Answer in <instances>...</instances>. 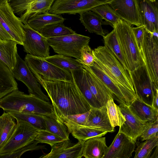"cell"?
I'll list each match as a JSON object with an SVG mask.
<instances>
[{
  "instance_id": "53",
  "label": "cell",
  "mask_w": 158,
  "mask_h": 158,
  "mask_svg": "<svg viewBox=\"0 0 158 158\" xmlns=\"http://www.w3.org/2000/svg\"><path fill=\"white\" fill-rule=\"evenodd\" d=\"M6 0H0V5L6 1Z\"/></svg>"
},
{
  "instance_id": "3",
  "label": "cell",
  "mask_w": 158,
  "mask_h": 158,
  "mask_svg": "<svg viewBox=\"0 0 158 158\" xmlns=\"http://www.w3.org/2000/svg\"><path fill=\"white\" fill-rule=\"evenodd\" d=\"M114 27L115 28L119 44L128 65L129 72L140 66L145 65L131 26L122 20L115 24Z\"/></svg>"
},
{
  "instance_id": "45",
  "label": "cell",
  "mask_w": 158,
  "mask_h": 158,
  "mask_svg": "<svg viewBox=\"0 0 158 158\" xmlns=\"http://www.w3.org/2000/svg\"><path fill=\"white\" fill-rule=\"evenodd\" d=\"M81 60L77 61L83 65L87 66H91L94 63L95 59L92 53V50L89 45L85 46L81 52Z\"/></svg>"
},
{
  "instance_id": "21",
  "label": "cell",
  "mask_w": 158,
  "mask_h": 158,
  "mask_svg": "<svg viewBox=\"0 0 158 158\" xmlns=\"http://www.w3.org/2000/svg\"><path fill=\"white\" fill-rule=\"evenodd\" d=\"M108 148L105 137L90 138L84 143L82 156L85 158H102Z\"/></svg>"
},
{
  "instance_id": "5",
  "label": "cell",
  "mask_w": 158,
  "mask_h": 158,
  "mask_svg": "<svg viewBox=\"0 0 158 158\" xmlns=\"http://www.w3.org/2000/svg\"><path fill=\"white\" fill-rule=\"evenodd\" d=\"M90 38L77 34L47 38L48 44L54 51L59 55L81 60L83 47L88 45Z\"/></svg>"
},
{
  "instance_id": "4",
  "label": "cell",
  "mask_w": 158,
  "mask_h": 158,
  "mask_svg": "<svg viewBox=\"0 0 158 158\" xmlns=\"http://www.w3.org/2000/svg\"><path fill=\"white\" fill-rule=\"evenodd\" d=\"M94 61L123 86L135 93L128 72L107 47L99 46L92 50Z\"/></svg>"
},
{
  "instance_id": "34",
  "label": "cell",
  "mask_w": 158,
  "mask_h": 158,
  "mask_svg": "<svg viewBox=\"0 0 158 158\" xmlns=\"http://www.w3.org/2000/svg\"><path fill=\"white\" fill-rule=\"evenodd\" d=\"M6 112L11 115L17 121H25L39 130H46L43 115L12 111Z\"/></svg>"
},
{
  "instance_id": "17",
  "label": "cell",
  "mask_w": 158,
  "mask_h": 158,
  "mask_svg": "<svg viewBox=\"0 0 158 158\" xmlns=\"http://www.w3.org/2000/svg\"><path fill=\"white\" fill-rule=\"evenodd\" d=\"M136 143L118 131L102 158H130L135 151Z\"/></svg>"
},
{
  "instance_id": "27",
  "label": "cell",
  "mask_w": 158,
  "mask_h": 158,
  "mask_svg": "<svg viewBox=\"0 0 158 158\" xmlns=\"http://www.w3.org/2000/svg\"><path fill=\"white\" fill-rule=\"evenodd\" d=\"M79 20L90 33H94L103 37L105 35L102 27L103 19L98 15L89 10L80 14Z\"/></svg>"
},
{
  "instance_id": "19",
  "label": "cell",
  "mask_w": 158,
  "mask_h": 158,
  "mask_svg": "<svg viewBox=\"0 0 158 158\" xmlns=\"http://www.w3.org/2000/svg\"><path fill=\"white\" fill-rule=\"evenodd\" d=\"M82 65L85 69L87 82L91 92L102 107L106 106L109 99L110 98H113L112 93L96 76L85 65Z\"/></svg>"
},
{
  "instance_id": "23",
  "label": "cell",
  "mask_w": 158,
  "mask_h": 158,
  "mask_svg": "<svg viewBox=\"0 0 158 158\" xmlns=\"http://www.w3.org/2000/svg\"><path fill=\"white\" fill-rule=\"evenodd\" d=\"M73 79L92 108L102 107L91 92L87 82L85 69L70 71Z\"/></svg>"
},
{
  "instance_id": "52",
  "label": "cell",
  "mask_w": 158,
  "mask_h": 158,
  "mask_svg": "<svg viewBox=\"0 0 158 158\" xmlns=\"http://www.w3.org/2000/svg\"><path fill=\"white\" fill-rule=\"evenodd\" d=\"M48 155V154L44 155H43L42 156H41V157H39V158H47Z\"/></svg>"
},
{
  "instance_id": "43",
  "label": "cell",
  "mask_w": 158,
  "mask_h": 158,
  "mask_svg": "<svg viewBox=\"0 0 158 158\" xmlns=\"http://www.w3.org/2000/svg\"><path fill=\"white\" fill-rule=\"evenodd\" d=\"M32 0H8L14 13L21 16L27 9Z\"/></svg>"
},
{
  "instance_id": "9",
  "label": "cell",
  "mask_w": 158,
  "mask_h": 158,
  "mask_svg": "<svg viewBox=\"0 0 158 158\" xmlns=\"http://www.w3.org/2000/svg\"><path fill=\"white\" fill-rule=\"evenodd\" d=\"M135 91L136 98L152 106L157 88L154 86L148 73L145 65L128 73Z\"/></svg>"
},
{
  "instance_id": "28",
  "label": "cell",
  "mask_w": 158,
  "mask_h": 158,
  "mask_svg": "<svg viewBox=\"0 0 158 158\" xmlns=\"http://www.w3.org/2000/svg\"><path fill=\"white\" fill-rule=\"evenodd\" d=\"M104 46L113 53L124 69L129 72L128 65L119 44L114 27L110 33L103 37Z\"/></svg>"
},
{
  "instance_id": "39",
  "label": "cell",
  "mask_w": 158,
  "mask_h": 158,
  "mask_svg": "<svg viewBox=\"0 0 158 158\" xmlns=\"http://www.w3.org/2000/svg\"><path fill=\"white\" fill-rule=\"evenodd\" d=\"M90 110L84 113L68 115L58 119L67 127L69 132L74 128L80 126H85Z\"/></svg>"
},
{
  "instance_id": "11",
  "label": "cell",
  "mask_w": 158,
  "mask_h": 158,
  "mask_svg": "<svg viewBox=\"0 0 158 158\" xmlns=\"http://www.w3.org/2000/svg\"><path fill=\"white\" fill-rule=\"evenodd\" d=\"M112 0H56L48 13L58 15H80L103 4H109Z\"/></svg>"
},
{
  "instance_id": "32",
  "label": "cell",
  "mask_w": 158,
  "mask_h": 158,
  "mask_svg": "<svg viewBox=\"0 0 158 158\" xmlns=\"http://www.w3.org/2000/svg\"><path fill=\"white\" fill-rule=\"evenodd\" d=\"M44 59L59 68L70 71L80 70L83 68L82 64L77 59L64 55L56 54L49 56Z\"/></svg>"
},
{
  "instance_id": "12",
  "label": "cell",
  "mask_w": 158,
  "mask_h": 158,
  "mask_svg": "<svg viewBox=\"0 0 158 158\" xmlns=\"http://www.w3.org/2000/svg\"><path fill=\"white\" fill-rule=\"evenodd\" d=\"M0 23L14 41L23 45L25 37L23 24L14 13L8 0L0 5Z\"/></svg>"
},
{
  "instance_id": "35",
  "label": "cell",
  "mask_w": 158,
  "mask_h": 158,
  "mask_svg": "<svg viewBox=\"0 0 158 158\" xmlns=\"http://www.w3.org/2000/svg\"><path fill=\"white\" fill-rule=\"evenodd\" d=\"M38 32L46 38L60 37L76 33L70 28L65 26L63 23L48 25Z\"/></svg>"
},
{
  "instance_id": "44",
  "label": "cell",
  "mask_w": 158,
  "mask_h": 158,
  "mask_svg": "<svg viewBox=\"0 0 158 158\" xmlns=\"http://www.w3.org/2000/svg\"><path fill=\"white\" fill-rule=\"evenodd\" d=\"M158 118L155 122L147 123L140 137L142 141L146 140L158 134Z\"/></svg>"
},
{
  "instance_id": "38",
  "label": "cell",
  "mask_w": 158,
  "mask_h": 158,
  "mask_svg": "<svg viewBox=\"0 0 158 158\" xmlns=\"http://www.w3.org/2000/svg\"><path fill=\"white\" fill-rule=\"evenodd\" d=\"M158 146V134L139 143L135 151L134 158H149L152 149Z\"/></svg>"
},
{
  "instance_id": "24",
  "label": "cell",
  "mask_w": 158,
  "mask_h": 158,
  "mask_svg": "<svg viewBox=\"0 0 158 158\" xmlns=\"http://www.w3.org/2000/svg\"><path fill=\"white\" fill-rule=\"evenodd\" d=\"M17 44L13 40H0V60L11 71L15 68L19 55Z\"/></svg>"
},
{
  "instance_id": "37",
  "label": "cell",
  "mask_w": 158,
  "mask_h": 158,
  "mask_svg": "<svg viewBox=\"0 0 158 158\" xmlns=\"http://www.w3.org/2000/svg\"><path fill=\"white\" fill-rule=\"evenodd\" d=\"M106 107L107 113L110 123L114 128L116 126L120 127L125 120L124 116L121 112L118 106L114 102L112 98L108 100Z\"/></svg>"
},
{
  "instance_id": "33",
  "label": "cell",
  "mask_w": 158,
  "mask_h": 158,
  "mask_svg": "<svg viewBox=\"0 0 158 158\" xmlns=\"http://www.w3.org/2000/svg\"><path fill=\"white\" fill-rule=\"evenodd\" d=\"M69 133L78 141L83 143L90 138L102 137L107 133L105 131L85 126L74 128L70 131Z\"/></svg>"
},
{
  "instance_id": "46",
  "label": "cell",
  "mask_w": 158,
  "mask_h": 158,
  "mask_svg": "<svg viewBox=\"0 0 158 158\" xmlns=\"http://www.w3.org/2000/svg\"><path fill=\"white\" fill-rule=\"evenodd\" d=\"M151 20L158 31V2L156 0H147Z\"/></svg>"
},
{
  "instance_id": "29",
  "label": "cell",
  "mask_w": 158,
  "mask_h": 158,
  "mask_svg": "<svg viewBox=\"0 0 158 158\" xmlns=\"http://www.w3.org/2000/svg\"><path fill=\"white\" fill-rule=\"evenodd\" d=\"M54 0H32L28 8L19 18L22 23L27 25L28 20L37 15L48 12Z\"/></svg>"
},
{
  "instance_id": "7",
  "label": "cell",
  "mask_w": 158,
  "mask_h": 158,
  "mask_svg": "<svg viewBox=\"0 0 158 158\" xmlns=\"http://www.w3.org/2000/svg\"><path fill=\"white\" fill-rule=\"evenodd\" d=\"M33 74H37L49 79L72 81L70 71L62 69L48 62L44 58L27 54L24 58Z\"/></svg>"
},
{
  "instance_id": "10",
  "label": "cell",
  "mask_w": 158,
  "mask_h": 158,
  "mask_svg": "<svg viewBox=\"0 0 158 158\" xmlns=\"http://www.w3.org/2000/svg\"><path fill=\"white\" fill-rule=\"evenodd\" d=\"M148 73L155 87L158 86V39L145 28L140 52Z\"/></svg>"
},
{
  "instance_id": "20",
  "label": "cell",
  "mask_w": 158,
  "mask_h": 158,
  "mask_svg": "<svg viewBox=\"0 0 158 158\" xmlns=\"http://www.w3.org/2000/svg\"><path fill=\"white\" fill-rule=\"evenodd\" d=\"M85 126L92 127L108 132L115 131L108 116L106 106L100 108H92L90 110Z\"/></svg>"
},
{
  "instance_id": "42",
  "label": "cell",
  "mask_w": 158,
  "mask_h": 158,
  "mask_svg": "<svg viewBox=\"0 0 158 158\" xmlns=\"http://www.w3.org/2000/svg\"><path fill=\"white\" fill-rule=\"evenodd\" d=\"M38 143L35 140L32 143L14 152L0 154V158H21V156L27 151L46 149L44 146L38 145Z\"/></svg>"
},
{
  "instance_id": "25",
  "label": "cell",
  "mask_w": 158,
  "mask_h": 158,
  "mask_svg": "<svg viewBox=\"0 0 158 158\" xmlns=\"http://www.w3.org/2000/svg\"><path fill=\"white\" fill-rule=\"evenodd\" d=\"M18 89V84L11 71L0 60V99Z\"/></svg>"
},
{
  "instance_id": "14",
  "label": "cell",
  "mask_w": 158,
  "mask_h": 158,
  "mask_svg": "<svg viewBox=\"0 0 158 158\" xmlns=\"http://www.w3.org/2000/svg\"><path fill=\"white\" fill-rule=\"evenodd\" d=\"M23 27L25 35L23 45L24 51L41 58L49 56L50 46L47 38L27 25L23 24Z\"/></svg>"
},
{
  "instance_id": "1",
  "label": "cell",
  "mask_w": 158,
  "mask_h": 158,
  "mask_svg": "<svg viewBox=\"0 0 158 158\" xmlns=\"http://www.w3.org/2000/svg\"><path fill=\"white\" fill-rule=\"evenodd\" d=\"M33 74L46 92L58 119L83 114L92 108L73 79L72 81L55 80Z\"/></svg>"
},
{
  "instance_id": "15",
  "label": "cell",
  "mask_w": 158,
  "mask_h": 158,
  "mask_svg": "<svg viewBox=\"0 0 158 158\" xmlns=\"http://www.w3.org/2000/svg\"><path fill=\"white\" fill-rule=\"evenodd\" d=\"M109 5L122 20L130 26L141 25L138 0H112Z\"/></svg>"
},
{
  "instance_id": "16",
  "label": "cell",
  "mask_w": 158,
  "mask_h": 158,
  "mask_svg": "<svg viewBox=\"0 0 158 158\" xmlns=\"http://www.w3.org/2000/svg\"><path fill=\"white\" fill-rule=\"evenodd\" d=\"M118 106L125 119L119 127L118 131L136 143L137 138L140 137L147 123L138 118L130 110L128 106L120 104Z\"/></svg>"
},
{
  "instance_id": "41",
  "label": "cell",
  "mask_w": 158,
  "mask_h": 158,
  "mask_svg": "<svg viewBox=\"0 0 158 158\" xmlns=\"http://www.w3.org/2000/svg\"><path fill=\"white\" fill-rule=\"evenodd\" d=\"M35 140L38 143L49 144L51 147L65 141L61 137L46 130H39Z\"/></svg>"
},
{
  "instance_id": "48",
  "label": "cell",
  "mask_w": 158,
  "mask_h": 158,
  "mask_svg": "<svg viewBox=\"0 0 158 158\" xmlns=\"http://www.w3.org/2000/svg\"><path fill=\"white\" fill-rule=\"evenodd\" d=\"M0 40H13L0 23Z\"/></svg>"
},
{
  "instance_id": "51",
  "label": "cell",
  "mask_w": 158,
  "mask_h": 158,
  "mask_svg": "<svg viewBox=\"0 0 158 158\" xmlns=\"http://www.w3.org/2000/svg\"><path fill=\"white\" fill-rule=\"evenodd\" d=\"M150 33L152 36L158 39V31L155 30L152 32Z\"/></svg>"
},
{
  "instance_id": "49",
  "label": "cell",
  "mask_w": 158,
  "mask_h": 158,
  "mask_svg": "<svg viewBox=\"0 0 158 158\" xmlns=\"http://www.w3.org/2000/svg\"><path fill=\"white\" fill-rule=\"evenodd\" d=\"M158 89H157L154 96L152 106L158 110Z\"/></svg>"
},
{
  "instance_id": "50",
  "label": "cell",
  "mask_w": 158,
  "mask_h": 158,
  "mask_svg": "<svg viewBox=\"0 0 158 158\" xmlns=\"http://www.w3.org/2000/svg\"><path fill=\"white\" fill-rule=\"evenodd\" d=\"M149 158H158V146L156 147L154 152Z\"/></svg>"
},
{
  "instance_id": "6",
  "label": "cell",
  "mask_w": 158,
  "mask_h": 158,
  "mask_svg": "<svg viewBox=\"0 0 158 158\" xmlns=\"http://www.w3.org/2000/svg\"><path fill=\"white\" fill-rule=\"evenodd\" d=\"M85 66L102 82L120 104L128 106L136 98L135 93L123 86L95 61L91 66Z\"/></svg>"
},
{
  "instance_id": "36",
  "label": "cell",
  "mask_w": 158,
  "mask_h": 158,
  "mask_svg": "<svg viewBox=\"0 0 158 158\" xmlns=\"http://www.w3.org/2000/svg\"><path fill=\"white\" fill-rule=\"evenodd\" d=\"M90 10L98 15L113 28L115 24L122 20L108 4L98 6Z\"/></svg>"
},
{
  "instance_id": "13",
  "label": "cell",
  "mask_w": 158,
  "mask_h": 158,
  "mask_svg": "<svg viewBox=\"0 0 158 158\" xmlns=\"http://www.w3.org/2000/svg\"><path fill=\"white\" fill-rule=\"evenodd\" d=\"M11 72L14 78L22 81L27 86L29 94L49 102V98L42 91L40 85L30 70L26 62L19 55L17 56L16 65Z\"/></svg>"
},
{
  "instance_id": "47",
  "label": "cell",
  "mask_w": 158,
  "mask_h": 158,
  "mask_svg": "<svg viewBox=\"0 0 158 158\" xmlns=\"http://www.w3.org/2000/svg\"><path fill=\"white\" fill-rule=\"evenodd\" d=\"M145 29V26L143 25L132 28V30L140 52L142 48Z\"/></svg>"
},
{
  "instance_id": "22",
  "label": "cell",
  "mask_w": 158,
  "mask_h": 158,
  "mask_svg": "<svg viewBox=\"0 0 158 158\" xmlns=\"http://www.w3.org/2000/svg\"><path fill=\"white\" fill-rule=\"evenodd\" d=\"M128 107L132 113L143 121L153 122L158 118V110L137 98Z\"/></svg>"
},
{
  "instance_id": "26",
  "label": "cell",
  "mask_w": 158,
  "mask_h": 158,
  "mask_svg": "<svg viewBox=\"0 0 158 158\" xmlns=\"http://www.w3.org/2000/svg\"><path fill=\"white\" fill-rule=\"evenodd\" d=\"M65 19L61 15L46 12L29 19L26 25L38 31L48 25L63 23Z\"/></svg>"
},
{
  "instance_id": "8",
  "label": "cell",
  "mask_w": 158,
  "mask_h": 158,
  "mask_svg": "<svg viewBox=\"0 0 158 158\" xmlns=\"http://www.w3.org/2000/svg\"><path fill=\"white\" fill-rule=\"evenodd\" d=\"M39 131L26 122L17 121L16 129L8 141L0 149V154L14 152L32 143Z\"/></svg>"
},
{
  "instance_id": "30",
  "label": "cell",
  "mask_w": 158,
  "mask_h": 158,
  "mask_svg": "<svg viewBox=\"0 0 158 158\" xmlns=\"http://www.w3.org/2000/svg\"><path fill=\"white\" fill-rule=\"evenodd\" d=\"M46 130L61 137L65 140L69 139V132L66 126L59 121L54 112L52 114L43 115Z\"/></svg>"
},
{
  "instance_id": "31",
  "label": "cell",
  "mask_w": 158,
  "mask_h": 158,
  "mask_svg": "<svg viewBox=\"0 0 158 158\" xmlns=\"http://www.w3.org/2000/svg\"><path fill=\"white\" fill-rule=\"evenodd\" d=\"M15 118L7 113L0 116V149L8 141L17 126Z\"/></svg>"
},
{
  "instance_id": "18",
  "label": "cell",
  "mask_w": 158,
  "mask_h": 158,
  "mask_svg": "<svg viewBox=\"0 0 158 158\" xmlns=\"http://www.w3.org/2000/svg\"><path fill=\"white\" fill-rule=\"evenodd\" d=\"M84 143H74L69 139L51 147L47 158H81Z\"/></svg>"
},
{
  "instance_id": "2",
  "label": "cell",
  "mask_w": 158,
  "mask_h": 158,
  "mask_svg": "<svg viewBox=\"0 0 158 158\" xmlns=\"http://www.w3.org/2000/svg\"><path fill=\"white\" fill-rule=\"evenodd\" d=\"M0 108L4 111L47 115L53 112L52 104L32 94L18 90L13 91L0 99Z\"/></svg>"
},
{
  "instance_id": "40",
  "label": "cell",
  "mask_w": 158,
  "mask_h": 158,
  "mask_svg": "<svg viewBox=\"0 0 158 158\" xmlns=\"http://www.w3.org/2000/svg\"><path fill=\"white\" fill-rule=\"evenodd\" d=\"M138 4L141 25L151 33L156 29L151 20L147 0H138Z\"/></svg>"
}]
</instances>
